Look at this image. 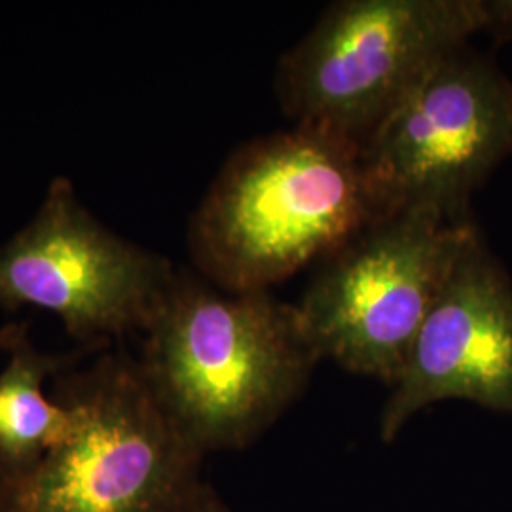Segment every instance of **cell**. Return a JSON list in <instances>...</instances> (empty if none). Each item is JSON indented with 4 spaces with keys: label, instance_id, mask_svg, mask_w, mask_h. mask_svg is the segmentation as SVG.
<instances>
[{
    "label": "cell",
    "instance_id": "obj_1",
    "mask_svg": "<svg viewBox=\"0 0 512 512\" xmlns=\"http://www.w3.org/2000/svg\"><path fill=\"white\" fill-rule=\"evenodd\" d=\"M150 391L200 454L241 450L304 393L319 363L296 304L177 272L143 330Z\"/></svg>",
    "mask_w": 512,
    "mask_h": 512
},
{
    "label": "cell",
    "instance_id": "obj_2",
    "mask_svg": "<svg viewBox=\"0 0 512 512\" xmlns=\"http://www.w3.org/2000/svg\"><path fill=\"white\" fill-rule=\"evenodd\" d=\"M384 215L361 147L294 126L239 147L190 220L188 247L222 291H270Z\"/></svg>",
    "mask_w": 512,
    "mask_h": 512
},
{
    "label": "cell",
    "instance_id": "obj_3",
    "mask_svg": "<svg viewBox=\"0 0 512 512\" xmlns=\"http://www.w3.org/2000/svg\"><path fill=\"white\" fill-rule=\"evenodd\" d=\"M52 397L69 408L71 431L29 471L0 478V512H186L205 486L203 454L126 351L63 370Z\"/></svg>",
    "mask_w": 512,
    "mask_h": 512
},
{
    "label": "cell",
    "instance_id": "obj_4",
    "mask_svg": "<svg viewBox=\"0 0 512 512\" xmlns=\"http://www.w3.org/2000/svg\"><path fill=\"white\" fill-rule=\"evenodd\" d=\"M473 220L403 207L368 222L317 264L296 310L319 361L395 384Z\"/></svg>",
    "mask_w": 512,
    "mask_h": 512
},
{
    "label": "cell",
    "instance_id": "obj_5",
    "mask_svg": "<svg viewBox=\"0 0 512 512\" xmlns=\"http://www.w3.org/2000/svg\"><path fill=\"white\" fill-rule=\"evenodd\" d=\"M484 25L482 0H342L281 57L275 92L296 126L361 147L423 74Z\"/></svg>",
    "mask_w": 512,
    "mask_h": 512
},
{
    "label": "cell",
    "instance_id": "obj_6",
    "mask_svg": "<svg viewBox=\"0 0 512 512\" xmlns=\"http://www.w3.org/2000/svg\"><path fill=\"white\" fill-rule=\"evenodd\" d=\"M512 156V82L469 46L444 55L361 145L382 211L473 220L471 198Z\"/></svg>",
    "mask_w": 512,
    "mask_h": 512
},
{
    "label": "cell",
    "instance_id": "obj_7",
    "mask_svg": "<svg viewBox=\"0 0 512 512\" xmlns=\"http://www.w3.org/2000/svg\"><path fill=\"white\" fill-rule=\"evenodd\" d=\"M177 270L118 238L57 177L35 219L0 247V306L55 313L82 346L143 332Z\"/></svg>",
    "mask_w": 512,
    "mask_h": 512
},
{
    "label": "cell",
    "instance_id": "obj_8",
    "mask_svg": "<svg viewBox=\"0 0 512 512\" xmlns=\"http://www.w3.org/2000/svg\"><path fill=\"white\" fill-rule=\"evenodd\" d=\"M463 399L512 414V283L476 230L427 313L380 418L391 442L420 410Z\"/></svg>",
    "mask_w": 512,
    "mask_h": 512
},
{
    "label": "cell",
    "instance_id": "obj_9",
    "mask_svg": "<svg viewBox=\"0 0 512 512\" xmlns=\"http://www.w3.org/2000/svg\"><path fill=\"white\" fill-rule=\"evenodd\" d=\"M97 349L48 355L31 344L29 325L19 332L0 372V478L29 471L69 435L73 416L65 404L46 397L44 380Z\"/></svg>",
    "mask_w": 512,
    "mask_h": 512
},
{
    "label": "cell",
    "instance_id": "obj_10",
    "mask_svg": "<svg viewBox=\"0 0 512 512\" xmlns=\"http://www.w3.org/2000/svg\"><path fill=\"white\" fill-rule=\"evenodd\" d=\"M486 25L497 40H512V0H482Z\"/></svg>",
    "mask_w": 512,
    "mask_h": 512
},
{
    "label": "cell",
    "instance_id": "obj_11",
    "mask_svg": "<svg viewBox=\"0 0 512 512\" xmlns=\"http://www.w3.org/2000/svg\"><path fill=\"white\" fill-rule=\"evenodd\" d=\"M186 512H232L222 501L219 495L213 492L211 486H203L200 494L192 501V505L186 509Z\"/></svg>",
    "mask_w": 512,
    "mask_h": 512
},
{
    "label": "cell",
    "instance_id": "obj_12",
    "mask_svg": "<svg viewBox=\"0 0 512 512\" xmlns=\"http://www.w3.org/2000/svg\"><path fill=\"white\" fill-rule=\"evenodd\" d=\"M27 327V323H10L0 329V351H8L18 338L19 332Z\"/></svg>",
    "mask_w": 512,
    "mask_h": 512
}]
</instances>
